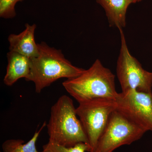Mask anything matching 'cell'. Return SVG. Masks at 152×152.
Masks as SVG:
<instances>
[{"mask_svg":"<svg viewBox=\"0 0 152 152\" xmlns=\"http://www.w3.org/2000/svg\"><path fill=\"white\" fill-rule=\"evenodd\" d=\"M38 46L39 53L30 58V75L26 80L34 83L36 93L39 94L58 79L76 77L85 71L72 64L61 50L49 46L45 42Z\"/></svg>","mask_w":152,"mask_h":152,"instance_id":"obj_1","label":"cell"},{"mask_svg":"<svg viewBox=\"0 0 152 152\" xmlns=\"http://www.w3.org/2000/svg\"><path fill=\"white\" fill-rule=\"evenodd\" d=\"M62 85L78 103L97 98L115 100L118 94L116 90L115 75L99 59L81 75L67 79Z\"/></svg>","mask_w":152,"mask_h":152,"instance_id":"obj_2","label":"cell"},{"mask_svg":"<svg viewBox=\"0 0 152 152\" xmlns=\"http://www.w3.org/2000/svg\"><path fill=\"white\" fill-rule=\"evenodd\" d=\"M47 126L49 142L66 147L74 146L80 143L89 145L73 101L66 95L60 97L52 106Z\"/></svg>","mask_w":152,"mask_h":152,"instance_id":"obj_3","label":"cell"},{"mask_svg":"<svg viewBox=\"0 0 152 152\" xmlns=\"http://www.w3.org/2000/svg\"><path fill=\"white\" fill-rule=\"evenodd\" d=\"M117 108L115 100L97 98L79 103L76 113L89 141L90 152H94L111 115Z\"/></svg>","mask_w":152,"mask_h":152,"instance_id":"obj_4","label":"cell"},{"mask_svg":"<svg viewBox=\"0 0 152 152\" xmlns=\"http://www.w3.org/2000/svg\"><path fill=\"white\" fill-rule=\"evenodd\" d=\"M119 30L121 46L117 60L116 74L122 92L134 90L152 93V72L144 69L139 61L131 54L123 29Z\"/></svg>","mask_w":152,"mask_h":152,"instance_id":"obj_5","label":"cell"},{"mask_svg":"<svg viewBox=\"0 0 152 152\" xmlns=\"http://www.w3.org/2000/svg\"><path fill=\"white\" fill-rule=\"evenodd\" d=\"M146 132L116 109L111 115L94 152H113L138 140Z\"/></svg>","mask_w":152,"mask_h":152,"instance_id":"obj_6","label":"cell"},{"mask_svg":"<svg viewBox=\"0 0 152 152\" xmlns=\"http://www.w3.org/2000/svg\"><path fill=\"white\" fill-rule=\"evenodd\" d=\"M115 101L119 111L146 132H152V93L121 92Z\"/></svg>","mask_w":152,"mask_h":152,"instance_id":"obj_7","label":"cell"},{"mask_svg":"<svg viewBox=\"0 0 152 152\" xmlns=\"http://www.w3.org/2000/svg\"><path fill=\"white\" fill-rule=\"evenodd\" d=\"M21 33L11 34L8 38L10 51L16 52L30 58L37 57L39 53L38 44L35 40L34 34L37 26L26 24Z\"/></svg>","mask_w":152,"mask_h":152,"instance_id":"obj_8","label":"cell"},{"mask_svg":"<svg viewBox=\"0 0 152 152\" xmlns=\"http://www.w3.org/2000/svg\"><path fill=\"white\" fill-rule=\"evenodd\" d=\"M8 64L7 72L4 79V83L11 86L19 80H26L30 75L31 59L24 56L10 51L7 53Z\"/></svg>","mask_w":152,"mask_h":152,"instance_id":"obj_9","label":"cell"},{"mask_svg":"<svg viewBox=\"0 0 152 152\" xmlns=\"http://www.w3.org/2000/svg\"><path fill=\"white\" fill-rule=\"evenodd\" d=\"M105 11L109 24L118 29L126 26V14L128 7L135 0H96Z\"/></svg>","mask_w":152,"mask_h":152,"instance_id":"obj_10","label":"cell"},{"mask_svg":"<svg viewBox=\"0 0 152 152\" xmlns=\"http://www.w3.org/2000/svg\"><path fill=\"white\" fill-rule=\"evenodd\" d=\"M46 126V123H44L39 130L36 131L32 137L26 143L20 139L7 140L2 145L3 152H40L37 149L36 144L41 132Z\"/></svg>","mask_w":152,"mask_h":152,"instance_id":"obj_11","label":"cell"},{"mask_svg":"<svg viewBox=\"0 0 152 152\" xmlns=\"http://www.w3.org/2000/svg\"><path fill=\"white\" fill-rule=\"evenodd\" d=\"M43 152H90L89 146L80 143L74 146L66 147L48 142L43 146Z\"/></svg>","mask_w":152,"mask_h":152,"instance_id":"obj_12","label":"cell"},{"mask_svg":"<svg viewBox=\"0 0 152 152\" xmlns=\"http://www.w3.org/2000/svg\"><path fill=\"white\" fill-rule=\"evenodd\" d=\"M24 0H0V17L4 19H11L16 15V4Z\"/></svg>","mask_w":152,"mask_h":152,"instance_id":"obj_13","label":"cell"},{"mask_svg":"<svg viewBox=\"0 0 152 152\" xmlns=\"http://www.w3.org/2000/svg\"><path fill=\"white\" fill-rule=\"evenodd\" d=\"M142 0H135V3L137 2H139L141 1Z\"/></svg>","mask_w":152,"mask_h":152,"instance_id":"obj_14","label":"cell"}]
</instances>
